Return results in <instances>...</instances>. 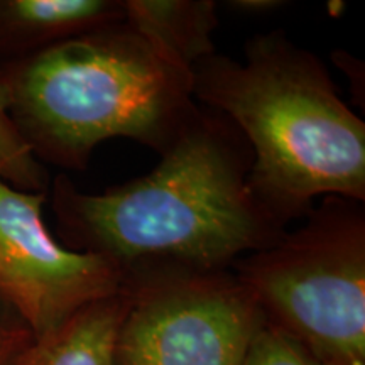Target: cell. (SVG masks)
Returning <instances> with one entry per match:
<instances>
[{"label":"cell","instance_id":"obj_11","mask_svg":"<svg viewBox=\"0 0 365 365\" xmlns=\"http://www.w3.org/2000/svg\"><path fill=\"white\" fill-rule=\"evenodd\" d=\"M242 365H325L281 328L264 323L255 333Z\"/></svg>","mask_w":365,"mask_h":365},{"label":"cell","instance_id":"obj_6","mask_svg":"<svg viewBox=\"0 0 365 365\" xmlns=\"http://www.w3.org/2000/svg\"><path fill=\"white\" fill-rule=\"evenodd\" d=\"M46 198L48 193L17 190L0 178V296L36 340L127 287L124 274L107 259L54 239L43 218Z\"/></svg>","mask_w":365,"mask_h":365},{"label":"cell","instance_id":"obj_12","mask_svg":"<svg viewBox=\"0 0 365 365\" xmlns=\"http://www.w3.org/2000/svg\"><path fill=\"white\" fill-rule=\"evenodd\" d=\"M34 341L22 318L0 296V365H22Z\"/></svg>","mask_w":365,"mask_h":365},{"label":"cell","instance_id":"obj_4","mask_svg":"<svg viewBox=\"0 0 365 365\" xmlns=\"http://www.w3.org/2000/svg\"><path fill=\"white\" fill-rule=\"evenodd\" d=\"M232 272L271 325L325 365H365L364 203L325 196L307 223Z\"/></svg>","mask_w":365,"mask_h":365},{"label":"cell","instance_id":"obj_10","mask_svg":"<svg viewBox=\"0 0 365 365\" xmlns=\"http://www.w3.org/2000/svg\"><path fill=\"white\" fill-rule=\"evenodd\" d=\"M0 178L14 188L48 193L49 176L22 139L11 115L9 91L0 73Z\"/></svg>","mask_w":365,"mask_h":365},{"label":"cell","instance_id":"obj_13","mask_svg":"<svg viewBox=\"0 0 365 365\" xmlns=\"http://www.w3.org/2000/svg\"><path fill=\"white\" fill-rule=\"evenodd\" d=\"M227 6L234 9L237 12L247 14V16H264V14H271L279 11L286 2L281 0H232L227 2Z\"/></svg>","mask_w":365,"mask_h":365},{"label":"cell","instance_id":"obj_9","mask_svg":"<svg viewBox=\"0 0 365 365\" xmlns=\"http://www.w3.org/2000/svg\"><path fill=\"white\" fill-rule=\"evenodd\" d=\"M129 304V286L81 308L34 341L22 365H118L117 335Z\"/></svg>","mask_w":365,"mask_h":365},{"label":"cell","instance_id":"obj_3","mask_svg":"<svg viewBox=\"0 0 365 365\" xmlns=\"http://www.w3.org/2000/svg\"><path fill=\"white\" fill-rule=\"evenodd\" d=\"M11 115L38 161L85 171L95 148L127 137L159 156L200 112L191 71L125 21L0 70Z\"/></svg>","mask_w":365,"mask_h":365},{"label":"cell","instance_id":"obj_5","mask_svg":"<svg viewBox=\"0 0 365 365\" xmlns=\"http://www.w3.org/2000/svg\"><path fill=\"white\" fill-rule=\"evenodd\" d=\"M127 286L118 365H242L264 323L232 269L159 274Z\"/></svg>","mask_w":365,"mask_h":365},{"label":"cell","instance_id":"obj_2","mask_svg":"<svg viewBox=\"0 0 365 365\" xmlns=\"http://www.w3.org/2000/svg\"><path fill=\"white\" fill-rule=\"evenodd\" d=\"M193 97L252 150L249 185L282 227L325 196L365 202V124L325 65L282 31L255 36L244 61L212 54L191 68Z\"/></svg>","mask_w":365,"mask_h":365},{"label":"cell","instance_id":"obj_7","mask_svg":"<svg viewBox=\"0 0 365 365\" xmlns=\"http://www.w3.org/2000/svg\"><path fill=\"white\" fill-rule=\"evenodd\" d=\"M122 21V0H0V56L11 65Z\"/></svg>","mask_w":365,"mask_h":365},{"label":"cell","instance_id":"obj_8","mask_svg":"<svg viewBox=\"0 0 365 365\" xmlns=\"http://www.w3.org/2000/svg\"><path fill=\"white\" fill-rule=\"evenodd\" d=\"M125 22L175 65L190 70L215 54L213 0H122Z\"/></svg>","mask_w":365,"mask_h":365},{"label":"cell","instance_id":"obj_1","mask_svg":"<svg viewBox=\"0 0 365 365\" xmlns=\"http://www.w3.org/2000/svg\"><path fill=\"white\" fill-rule=\"evenodd\" d=\"M252 150L225 115L200 108L145 176L85 193L65 175L53 208L65 247L125 276L230 271L286 234L249 185Z\"/></svg>","mask_w":365,"mask_h":365}]
</instances>
